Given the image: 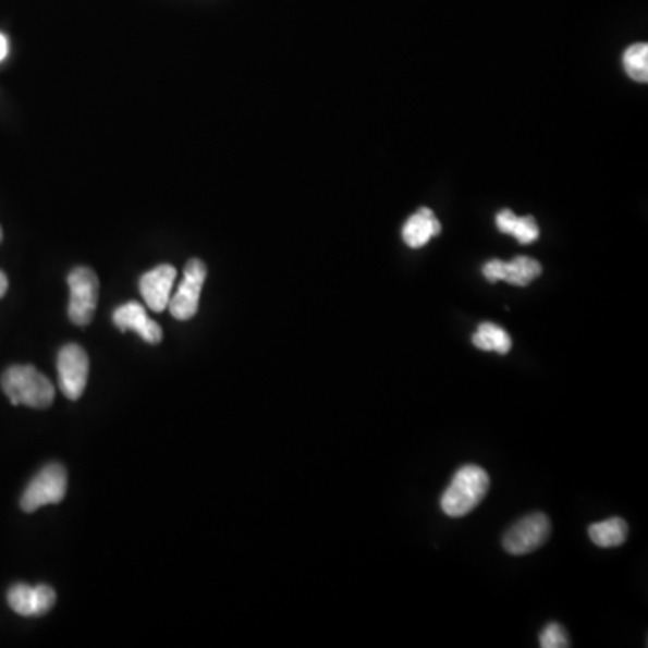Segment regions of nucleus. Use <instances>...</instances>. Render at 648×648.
I'll return each instance as SVG.
<instances>
[{"mask_svg": "<svg viewBox=\"0 0 648 648\" xmlns=\"http://www.w3.org/2000/svg\"><path fill=\"white\" fill-rule=\"evenodd\" d=\"M490 488L487 470L477 465H465L452 477L451 487L441 498V510L449 517H463L481 504Z\"/></svg>", "mask_w": 648, "mask_h": 648, "instance_id": "f257e3e1", "label": "nucleus"}, {"mask_svg": "<svg viewBox=\"0 0 648 648\" xmlns=\"http://www.w3.org/2000/svg\"><path fill=\"white\" fill-rule=\"evenodd\" d=\"M8 51H10V47H8V40H5L4 35L0 33V62L8 57Z\"/></svg>", "mask_w": 648, "mask_h": 648, "instance_id": "6ab92c4d", "label": "nucleus"}, {"mask_svg": "<svg viewBox=\"0 0 648 648\" xmlns=\"http://www.w3.org/2000/svg\"><path fill=\"white\" fill-rule=\"evenodd\" d=\"M482 274L490 283L506 281L510 285L526 286L542 274V265L528 256H517L512 261L490 259L482 267Z\"/></svg>", "mask_w": 648, "mask_h": 648, "instance_id": "6e6552de", "label": "nucleus"}, {"mask_svg": "<svg viewBox=\"0 0 648 648\" xmlns=\"http://www.w3.org/2000/svg\"><path fill=\"white\" fill-rule=\"evenodd\" d=\"M65 492H68V470L60 463H51L27 485L26 492L21 499L22 510L33 514L46 504L62 503Z\"/></svg>", "mask_w": 648, "mask_h": 648, "instance_id": "7ed1b4c3", "label": "nucleus"}, {"mask_svg": "<svg viewBox=\"0 0 648 648\" xmlns=\"http://www.w3.org/2000/svg\"><path fill=\"white\" fill-rule=\"evenodd\" d=\"M0 242H2V229H0Z\"/></svg>", "mask_w": 648, "mask_h": 648, "instance_id": "412c9836", "label": "nucleus"}, {"mask_svg": "<svg viewBox=\"0 0 648 648\" xmlns=\"http://www.w3.org/2000/svg\"><path fill=\"white\" fill-rule=\"evenodd\" d=\"M57 602V592L49 586H26L16 584L8 592V603L21 616H40L51 611Z\"/></svg>", "mask_w": 648, "mask_h": 648, "instance_id": "9d476101", "label": "nucleus"}, {"mask_svg": "<svg viewBox=\"0 0 648 648\" xmlns=\"http://www.w3.org/2000/svg\"><path fill=\"white\" fill-rule=\"evenodd\" d=\"M68 283L69 291H71L69 319L78 327H85V325L93 321L94 311L98 306V276L87 267H78L69 274Z\"/></svg>", "mask_w": 648, "mask_h": 648, "instance_id": "20e7f679", "label": "nucleus"}, {"mask_svg": "<svg viewBox=\"0 0 648 648\" xmlns=\"http://www.w3.org/2000/svg\"><path fill=\"white\" fill-rule=\"evenodd\" d=\"M208 276V269L200 259H189L184 269V280L176 289L172 299H170V311L179 321H187L197 316L198 303H200V292H203L204 281Z\"/></svg>", "mask_w": 648, "mask_h": 648, "instance_id": "423d86ee", "label": "nucleus"}, {"mask_svg": "<svg viewBox=\"0 0 648 648\" xmlns=\"http://www.w3.org/2000/svg\"><path fill=\"white\" fill-rule=\"evenodd\" d=\"M473 343L482 352H496L499 355H506L512 350L509 332L493 322H481L474 333Z\"/></svg>", "mask_w": 648, "mask_h": 648, "instance_id": "4468645a", "label": "nucleus"}, {"mask_svg": "<svg viewBox=\"0 0 648 648\" xmlns=\"http://www.w3.org/2000/svg\"><path fill=\"white\" fill-rule=\"evenodd\" d=\"M440 233V220L429 208H421L418 213L413 215L402 229L404 242L409 245L411 249H420Z\"/></svg>", "mask_w": 648, "mask_h": 648, "instance_id": "f8f14e48", "label": "nucleus"}, {"mask_svg": "<svg viewBox=\"0 0 648 648\" xmlns=\"http://www.w3.org/2000/svg\"><path fill=\"white\" fill-rule=\"evenodd\" d=\"M623 69L625 73L639 84L648 82V46L647 44H634L623 52Z\"/></svg>", "mask_w": 648, "mask_h": 648, "instance_id": "2eb2a0df", "label": "nucleus"}, {"mask_svg": "<svg viewBox=\"0 0 648 648\" xmlns=\"http://www.w3.org/2000/svg\"><path fill=\"white\" fill-rule=\"evenodd\" d=\"M515 220H517V215L514 211H510V209H503L501 213L496 217V225H498L499 231L504 234H512V229H514Z\"/></svg>", "mask_w": 648, "mask_h": 648, "instance_id": "a211bd4d", "label": "nucleus"}, {"mask_svg": "<svg viewBox=\"0 0 648 648\" xmlns=\"http://www.w3.org/2000/svg\"><path fill=\"white\" fill-rule=\"evenodd\" d=\"M175 280L176 270L172 265H159L156 269L143 274L139 280L140 296L150 310H167L170 299H172Z\"/></svg>", "mask_w": 648, "mask_h": 648, "instance_id": "1a4fd4ad", "label": "nucleus"}, {"mask_svg": "<svg viewBox=\"0 0 648 648\" xmlns=\"http://www.w3.org/2000/svg\"><path fill=\"white\" fill-rule=\"evenodd\" d=\"M5 292H8V278H5L4 272L0 270V297H4Z\"/></svg>", "mask_w": 648, "mask_h": 648, "instance_id": "aec40b11", "label": "nucleus"}, {"mask_svg": "<svg viewBox=\"0 0 648 648\" xmlns=\"http://www.w3.org/2000/svg\"><path fill=\"white\" fill-rule=\"evenodd\" d=\"M112 319H114V325L120 328L121 332L134 330L148 344H159L162 341V328L156 321H151L148 314H146L145 306L139 305V303L132 302L120 306L114 311Z\"/></svg>", "mask_w": 648, "mask_h": 648, "instance_id": "9b49d317", "label": "nucleus"}, {"mask_svg": "<svg viewBox=\"0 0 648 648\" xmlns=\"http://www.w3.org/2000/svg\"><path fill=\"white\" fill-rule=\"evenodd\" d=\"M60 389L69 400H78L87 388L88 357L84 347L68 344L58 353Z\"/></svg>", "mask_w": 648, "mask_h": 648, "instance_id": "0eeeda50", "label": "nucleus"}, {"mask_svg": "<svg viewBox=\"0 0 648 648\" xmlns=\"http://www.w3.org/2000/svg\"><path fill=\"white\" fill-rule=\"evenodd\" d=\"M539 225L534 217H517L510 236H514L518 244L528 245L534 244L535 240L539 239Z\"/></svg>", "mask_w": 648, "mask_h": 648, "instance_id": "dca6fc26", "label": "nucleus"}, {"mask_svg": "<svg viewBox=\"0 0 648 648\" xmlns=\"http://www.w3.org/2000/svg\"><path fill=\"white\" fill-rule=\"evenodd\" d=\"M551 534V521L542 512L521 518L504 534V550L510 555H528L545 546Z\"/></svg>", "mask_w": 648, "mask_h": 648, "instance_id": "39448f33", "label": "nucleus"}, {"mask_svg": "<svg viewBox=\"0 0 648 648\" xmlns=\"http://www.w3.org/2000/svg\"><path fill=\"white\" fill-rule=\"evenodd\" d=\"M2 389L13 405L47 409L54 400V386L33 366H11L2 375Z\"/></svg>", "mask_w": 648, "mask_h": 648, "instance_id": "f03ea898", "label": "nucleus"}, {"mask_svg": "<svg viewBox=\"0 0 648 648\" xmlns=\"http://www.w3.org/2000/svg\"><path fill=\"white\" fill-rule=\"evenodd\" d=\"M628 524L622 517H611L602 523L591 524L589 539L598 548H618L627 540Z\"/></svg>", "mask_w": 648, "mask_h": 648, "instance_id": "ddd939ff", "label": "nucleus"}, {"mask_svg": "<svg viewBox=\"0 0 648 648\" xmlns=\"http://www.w3.org/2000/svg\"><path fill=\"white\" fill-rule=\"evenodd\" d=\"M570 645V636L559 623H550L540 633V647L542 648H567Z\"/></svg>", "mask_w": 648, "mask_h": 648, "instance_id": "f3484780", "label": "nucleus"}]
</instances>
